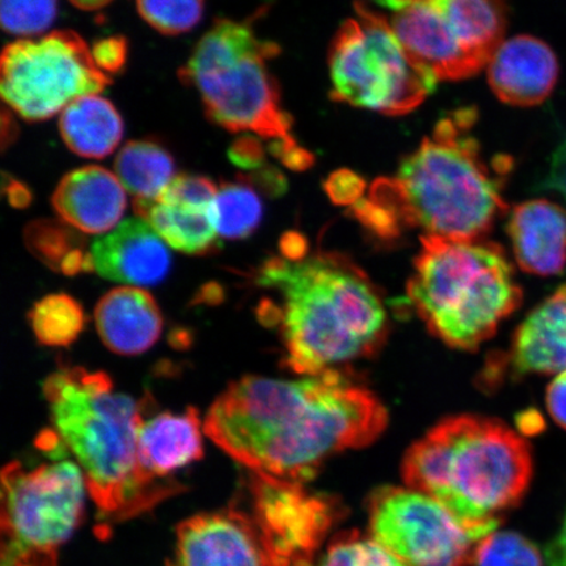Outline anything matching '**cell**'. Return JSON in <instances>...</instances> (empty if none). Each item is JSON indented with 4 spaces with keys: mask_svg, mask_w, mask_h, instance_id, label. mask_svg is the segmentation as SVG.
Masks as SVG:
<instances>
[{
    "mask_svg": "<svg viewBox=\"0 0 566 566\" xmlns=\"http://www.w3.org/2000/svg\"><path fill=\"white\" fill-rule=\"evenodd\" d=\"M115 171L134 200H157L175 179V160L157 140H132L118 153Z\"/></svg>",
    "mask_w": 566,
    "mask_h": 566,
    "instance_id": "24",
    "label": "cell"
},
{
    "mask_svg": "<svg viewBox=\"0 0 566 566\" xmlns=\"http://www.w3.org/2000/svg\"><path fill=\"white\" fill-rule=\"evenodd\" d=\"M52 203L63 222L84 233L109 232L127 207L117 175L97 166L75 169L63 177Z\"/></svg>",
    "mask_w": 566,
    "mask_h": 566,
    "instance_id": "18",
    "label": "cell"
},
{
    "mask_svg": "<svg viewBox=\"0 0 566 566\" xmlns=\"http://www.w3.org/2000/svg\"><path fill=\"white\" fill-rule=\"evenodd\" d=\"M251 491L252 518L272 566H313L325 537L343 518L342 502L304 484L258 475Z\"/></svg>",
    "mask_w": 566,
    "mask_h": 566,
    "instance_id": "13",
    "label": "cell"
},
{
    "mask_svg": "<svg viewBox=\"0 0 566 566\" xmlns=\"http://www.w3.org/2000/svg\"><path fill=\"white\" fill-rule=\"evenodd\" d=\"M96 327L106 348L118 356H138L153 348L163 329L157 301L139 287H117L95 311Z\"/></svg>",
    "mask_w": 566,
    "mask_h": 566,
    "instance_id": "20",
    "label": "cell"
},
{
    "mask_svg": "<svg viewBox=\"0 0 566 566\" xmlns=\"http://www.w3.org/2000/svg\"><path fill=\"white\" fill-rule=\"evenodd\" d=\"M388 424L378 396L336 369L300 380L232 381L203 423L219 449L253 472L306 484L325 460L377 441Z\"/></svg>",
    "mask_w": 566,
    "mask_h": 566,
    "instance_id": "1",
    "label": "cell"
},
{
    "mask_svg": "<svg viewBox=\"0 0 566 566\" xmlns=\"http://www.w3.org/2000/svg\"><path fill=\"white\" fill-rule=\"evenodd\" d=\"M548 412L566 430V371L558 374L547 389Z\"/></svg>",
    "mask_w": 566,
    "mask_h": 566,
    "instance_id": "38",
    "label": "cell"
},
{
    "mask_svg": "<svg viewBox=\"0 0 566 566\" xmlns=\"http://www.w3.org/2000/svg\"><path fill=\"white\" fill-rule=\"evenodd\" d=\"M21 566H30V565H21Z\"/></svg>",
    "mask_w": 566,
    "mask_h": 566,
    "instance_id": "46",
    "label": "cell"
},
{
    "mask_svg": "<svg viewBox=\"0 0 566 566\" xmlns=\"http://www.w3.org/2000/svg\"><path fill=\"white\" fill-rule=\"evenodd\" d=\"M2 124V148L6 150V148L12 145L19 136L18 125L13 122L12 115H10L6 108L3 109Z\"/></svg>",
    "mask_w": 566,
    "mask_h": 566,
    "instance_id": "43",
    "label": "cell"
},
{
    "mask_svg": "<svg viewBox=\"0 0 566 566\" xmlns=\"http://www.w3.org/2000/svg\"><path fill=\"white\" fill-rule=\"evenodd\" d=\"M137 9L155 31L177 35L192 31L200 23L205 0H137Z\"/></svg>",
    "mask_w": 566,
    "mask_h": 566,
    "instance_id": "30",
    "label": "cell"
},
{
    "mask_svg": "<svg viewBox=\"0 0 566 566\" xmlns=\"http://www.w3.org/2000/svg\"><path fill=\"white\" fill-rule=\"evenodd\" d=\"M4 192L13 208H27L32 201L30 188L25 187L23 182L12 179V177H6Z\"/></svg>",
    "mask_w": 566,
    "mask_h": 566,
    "instance_id": "41",
    "label": "cell"
},
{
    "mask_svg": "<svg viewBox=\"0 0 566 566\" xmlns=\"http://www.w3.org/2000/svg\"><path fill=\"white\" fill-rule=\"evenodd\" d=\"M90 252L102 277L134 286L157 285L167 277L172 263L163 239L142 218L127 219L98 238Z\"/></svg>",
    "mask_w": 566,
    "mask_h": 566,
    "instance_id": "17",
    "label": "cell"
},
{
    "mask_svg": "<svg viewBox=\"0 0 566 566\" xmlns=\"http://www.w3.org/2000/svg\"><path fill=\"white\" fill-rule=\"evenodd\" d=\"M410 490L430 495L488 536L497 515L520 504L533 478L528 443L506 423L476 415L449 417L410 446L401 464Z\"/></svg>",
    "mask_w": 566,
    "mask_h": 566,
    "instance_id": "4",
    "label": "cell"
},
{
    "mask_svg": "<svg viewBox=\"0 0 566 566\" xmlns=\"http://www.w3.org/2000/svg\"><path fill=\"white\" fill-rule=\"evenodd\" d=\"M475 118L471 108L442 118L433 136L401 160L396 177L373 184L370 197L391 210L402 229L479 240L507 210L502 177L493 176L469 134Z\"/></svg>",
    "mask_w": 566,
    "mask_h": 566,
    "instance_id": "5",
    "label": "cell"
},
{
    "mask_svg": "<svg viewBox=\"0 0 566 566\" xmlns=\"http://www.w3.org/2000/svg\"><path fill=\"white\" fill-rule=\"evenodd\" d=\"M0 73L3 101L30 123L45 122L112 83L96 65L86 41L73 31L7 45Z\"/></svg>",
    "mask_w": 566,
    "mask_h": 566,
    "instance_id": "11",
    "label": "cell"
},
{
    "mask_svg": "<svg viewBox=\"0 0 566 566\" xmlns=\"http://www.w3.org/2000/svg\"><path fill=\"white\" fill-rule=\"evenodd\" d=\"M86 480L60 460L32 470L19 462L2 472V566H56L63 543L80 525Z\"/></svg>",
    "mask_w": 566,
    "mask_h": 566,
    "instance_id": "9",
    "label": "cell"
},
{
    "mask_svg": "<svg viewBox=\"0 0 566 566\" xmlns=\"http://www.w3.org/2000/svg\"><path fill=\"white\" fill-rule=\"evenodd\" d=\"M168 566H272L252 515L228 509L195 515L177 528Z\"/></svg>",
    "mask_w": 566,
    "mask_h": 566,
    "instance_id": "15",
    "label": "cell"
},
{
    "mask_svg": "<svg viewBox=\"0 0 566 566\" xmlns=\"http://www.w3.org/2000/svg\"><path fill=\"white\" fill-rule=\"evenodd\" d=\"M217 192L208 177L181 174L157 200H134L133 207L175 250L207 254L219 248L214 221Z\"/></svg>",
    "mask_w": 566,
    "mask_h": 566,
    "instance_id": "14",
    "label": "cell"
},
{
    "mask_svg": "<svg viewBox=\"0 0 566 566\" xmlns=\"http://www.w3.org/2000/svg\"><path fill=\"white\" fill-rule=\"evenodd\" d=\"M557 80L556 54L533 35L521 34L502 42L488 67L494 95L502 103L522 108L546 102Z\"/></svg>",
    "mask_w": 566,
    "mask_h": 566,
    "instance_id": "16",
    "label": "cell"
},
{
    "mask_svg": "<svg viewBox=\"0 0 566 566\" xmlns=\"http://www.w3.org/2000/svg\"><path fill=\"white\" fill-rule=\"evenodd\" d=\"M91 52L96 65L105 74H119L126 65L129 44L124 35H113L97 40Z\"/></svg>",
    "mask_w": 566,
    "mask_h": 566,
    "instance_id": "34",
    "label": "cell"
},
{
    "mask_svg": "<svg viewBox=\"0 0 566 566\" xmlns=\"http://www.w3.org/2000/svg\"><path fill=\"white\" fill-rule=\"evenodd\" d=\"M138 449L145 469L163 480L201 460L203 441L197 409L190 407L179 415L163 412L144 421Z\"/></svg>",
    "mask_w": 566,
    "mask_h": 566,
    "instance_id": "22",
    "label": "cell"
},
{
    "mask_svg": "<svg viewBox=\"0 0 566 566\" xmlns=\"http://www.w3.org/2000/svg\"><path fill=\"white\" fill-rule=\"evenodd\" d=\"M313 566H408L373 537L358 531L337 534Z\"/></svg>",
    "mask_w": 566,
    "mask_h": 566,
    "instance_id": "28",
    "label": "cell"
},
{
    "mask_svg": "<svg viewBox=\"0 0 566 566\" xmlns=\"http://www.w3.org/2000/svg\"><path fill=\"white\" fill-rule=\"evenodd\" d=\"M375 2H377L378 4H381V2H384V0H375Z\"/></svg>",
    "mask_w": 566,
    "mask_h": 566,
    "instance_id": "45",
    "label": "cell"
},
{
    "mask_svg": "<svg viewBox=\"0 0 566 566\" xmlns=\"http://www.w3.org/2000/svg\"><path fill=\"white\" fill-rule=\"evenodd\" d=\"M280 295L263 304V322L277 325L290 370L313 377L377 353L388 335L384 301L363 269L337 252L272 258L258 274Z\"/></svg>",
    "mask_w": 566,
    "mask_h": 566,
    "instance_id": "2",
    "label": "cell"
},
{
    "mask_svg": "<svg viewBox=\"0 0 566 566\" xmlns=\"http://www.w3.org/2000/svg\"><path fill=\"white\" fill-rule=\"evenodd\" d=\"M374 541L408 566H467L484 535L428 494L381 486L369 497Z\"/></svg>",
    "mask_w": 566,
    "mask_h": 566,
    "instance_id": "12",
    "label": "cell"
},
{
    "mask_svg": "<svg viewBox=\"0 0 566 566\" xmlns=\"http://www.w3.org/2000/svg\"><path fill=\"white\" fill-rule=\"evenodd\" d=\"M280 52L275 42L258 38L250 20H217L179 77L201 95L212 124L261 138H293L294 119L282 109L279 83L268 67Z\"/></svg>",
    "mask_w": 566,
    "mask_h": 566,
    "instance_id": "7",
    "label": "cell"
},
{
    "mask_svg": "<svg viewBox=\"0 0 566 566\" xmlns=\"http://www.w3.org/2000/svg\"><path fill=\"white\" fill-rule=\"evenodd\" d=\"M389 23L438 81H462L479 74L504 42L506 0H413Z\"/></svg>",
    "mask_w": 566,
    "mask_h": 566,
    "instance_id": "10",
    "label": "cell"
},
{
    "mask_svg": "<svg viewBox=\"0 0 566 566\" xmlns=\"http://www.w3.org/2000/svg\"><path fill=\"white\" fill-rule=\"evenodd\" d=\"M269 153L279 159L283 166L293 171L302 172L314 166L315 157L306 148L302 147L296 139H275L269 145Z\"/></svg>",
    "mask_w": 566,
    "mask_h": 566,
    "instance_id": "36",
    "label": "cell"
},
{
    "mask_svg": "<svg viewBox=\"0 0 566 566\" xmlns=\"http://www.w3.org/2000/svg\"><path fill=\"white\" fill-rule=\"evenodd\" d=\"M331 97L386 116H405L437 86V77L412 59L391 23L364 2L338 28L329 49Z\"/></svg>",
    "mask_w": 566,
    "mask_h": 566,
    "instance_id": "8",
    "label": "cell"
},
{
    "mask_svg": "<svg viewBox=\"0 0 566 566\" xmlns=\"http://www.w3.org/2000/svg\"><path fill=\"white\" fill-rule=\"evenodd\" d=\"M516 427L523 436L534 437L543 433L546 429V421L536 409H527L516 416Z\"/></svg>",
    "mask_w": 566,
    "mask_h": 566,
    "instance_id": "40",
    "label": "cell"
},
{
    "mask_svg": "<svg viewBox=\"0 0 566 566\" xmlns=\"http://www.w3.org/2000/svg\"><path fill=\"white\" fill-rule=\"evenodd\" d=\"M113 0H70V3L82 11H97L111 4Z\"/></svg>",
    "mask_w": 566,
    "mask_h": 566,
    "instance_id": "44",
    "label": "cell"
},
{
    "mask_svg": "<svg viewBox=\"0 0 566 566\" xmlns=\"http://www.w3.org/2000/svg\"><path fill=\"white\" fill-rule=\"evenodd\" d=\"M516 263L530 274H560L566 264V210L547 200L516 205L507 222Z\"/></svg>",
    "mask_w": 566,
    "mask_h": 566,
    "instance_id": "19",
    "label": "cell"
},
{
    "mask_svg": "<svg viewBox=\"0 0 566 566\" xmlns=\"http://www.w3.org/2000/svg\"><path fill=\"white\" fill-rule=\"evenodd\" d=\"M408 296L431 335L472 352L521 306L523 293L499 244L423 235Z\"/></svg>",
    "mask_w": 566,
    "mask_h": 566,
    "instance_id": "6",
    "label": "cell"
},
{
    "mask_svg": "<svg viewBox=\"0 0 566 566\" xmlns=\"http://www.w3.org/2000/svg\"><path fill=\"white\" fill-rule=\"evenodd\" d=\"M473 566H544L539 548L514 531H501L484 537L473 554Z\"/></svg>",
    "mask_w": 566,
    "mask_h": 566,
    "instance_id": "29",
    "label": "cell"
},
{
    "mask_svg": "<svg viewBox=\"0 0 566 566\" xmlns=\"http://www.w3.org/2000/svg\"><path fill=\"white\" fill-rule=\"evenodd\" d=\"M44 395L54 429L76 458L105 521L129 520L181 491L140 462L138 434L150 399L116 392L104 371L82 367L55 371L45 380Z\"/></svg>",
    "mask_w": 566,
    "mask_h": 566,
    "instance_id": "3",
    "label": "cell"
},
{
    "mask_svg": "<svg viewBox=\"0 0 566 566\" xmlns=\"http://www.w3.org/2000/svg\"><path fill=\"white\" fill-rule=\"evenodd\" d=\"M25 242L31 251L62 273L74 275L95 271L91 252L83 250V240L65 224L38 221L28 226Z\"/></svg>",
    "mask_w": 566,
    "mask_h": 566,
    "instance_id": "25",
    "label": "cell"
},
{
    "mask_svg": "<svg viewBox=\"0 0 566 566\" xmlns=\"http://www.w3.org/2000/svg\"><path fill=\"white\" fill-rule=\"evenodd\" d=\"M263 219V202L252 187L242 181L222 182L214 203L219 237L240 240L251 237Z\"/></svg>",
    "mask_w": 566,
    "mask_h": 566,
    "instance_id": "26",
    "label": "cell"
},
{
    "mask_svg": "<svg viewBox=\"0 0 566 566\" xmlns=\"http://www.w3.org/2000/svg\"><path fill=\"white\" fill-rule=\"evenodd\" d=\"M366 187L364 177L348 168L338 169L324 184L325 193L328 195L332 202L352 205V207L363 200Z\"/></svg>",
    "mask_w": 566,
    "mask_h": 566,
    "instance_id": "33",
    "label": "cell"
},
{
    "mask_svg": "<svg viewBox=\"0 0 566 566\" xmlns=\"http://www.w3.org/2000/svg\"><path fill=\"white\" fill-rule=\"evenodd\" d=\"M238 181L247 184L254 190H259L271 198H279L286 192L287 181L286 177L271 165H266L256 169V171L238 175Z\"/></svg>",
    "mask_w": 566,
    "mask_h": 566,
    "instance_id": "37",
    "label": "cell"
},
{
    "mask_svg": "<svg viewBox=\"0 0 566 566\" xmlns=\"http://www.w3.org/2000/svg\"><path fill=\"white\" fill-rule=\"evenodd\" d=\"M281 251L283 258L301 259L307 254L306 240L298 232H287L282 238Z\"/></svg>",
    "mask_w": 566,
    "mask_h": 566,
    "instance_id": "42",
    "label": "cell"
},
{
    "mask_svg": "<svg viewBox=\"0 0 566 566\" xmlns=\"http://www.w3.org/2000/svg\"><path fill=\"white\" fill-rule=\"evenodd\" d=\"M507 360L516 377L566 371V285L539 304L516 329Z\"/></svg>",
    "mask_w": 566,
    "mask_h": 566,
    "instance_id": "21",
    "label": "cell"
},
{
    "mask_svg": "<svg viewBox=\"0 0 566 566\" xmlns=\"http://www.w3.org/2000/svg\"><path fill=\"white\" fill-rule=\"evenodd\" d=\"M60 132L74 154L82 158L103 159L122 142L124 122L109 101L88 95L77 98L62 112Z\"/></svg>",
    "mask_w": 566,
    "mask_h": 566,
    "instance_id": "23",
    "label": "cell"
},
{
    "mask_svg": "<svg viewBox=\"0 0 566 566\" xmlns=\"http://www.w3.org/2000/svg\"><path fill=\"white\" fill-rule=\"evenodd\" d=\"M59 13V0H0L3 31L38 35L49 30Z\"/></svg>",
    "mask_w": 566,
    "mask_h": 566,
    "instance_id": "31",
    "label": "cell"
},
{
    "mask_svg": "<svg viewBox=\"0 0 566 566\" xmlns=\"http://www.w3.org/2000/svg\"><path fill=\"white\" fill-rule=\"evenodd\" d=\"M229 159L233 166L245 169L248 172L268 165L265 147L256 136L239 137L232 142L229 148Z\"/></svg>",
    "mask_w": 566,
    "mask_h": 566,
    "instance_id": "35",
    "label": "cell"
},
{
    "mask_svg": "<svg viewBox=\"0 0 566 566\" xmlns=\"http://www.w3.org/2000/svg\"><path fill=\"white\" fill-rule=\"evenodd\" d=\"M352 214L367 231L384 240L399 238L402 226L394 212L371 197L363 198L352 207Z\"/></svg>",
    "mask_w": 566,
    "mask_h": 566,
    "instance_id": "32",
    "label": "cell"
},
{
    "mask_svg": "<svg viewBox=\"0 0 566 566\" xmlns=\"http://www.w3.org/2000/svg\"><path fill=\"white\" fill-rule=\"evenodd\" d=\"M544 555L548 566H566V514L560 530L544 551Z\"/></svg>",
    "mask_w": 566,
    "mask_h": 566,
    "instance_id": "39",
    "label": "cell"
},
{
    "mask_svg": "<svg viewBox=\"0 0 566 566\" xmlns=\"http://www.w3.org/2000/svg\"><path fill=\"white\" fill-rule=\"evenodd\" d=\"M35 338L45 346H69L84 329L86 316L80 303L66 294L45 296L30 314Z\"/></svg>",
    "mask_w": 566,
    "mask_h": 566,
    "instance_id": "27",
    "label": "cell"
}]
</instances>
